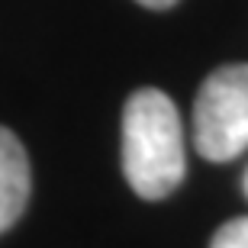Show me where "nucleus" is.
<instances>
[{
    "mask_svg": "<svg viewBox=\"0 0 248 248\" xmlns=\"http://www.w3.org/2000/svg\"><path fill=\"white\" fill-rule=\"evenodd\" d=\"M184 132L168 93L142 87L123 110V174L142 200H165L184 181Z\"/></svg>",
    "mask_w": 248,
    "mask_h": 248,
    "instance_id": "obj_1",
    "label": "nucleus"
},
{
    "mask_svg": "<svg viewBox=\"0 0 248 248\" xmlns=\"http://www.w3.org/2000/svg\"><path fill=\"white\" fill-rule=\"evenodd\" d=\"M193 142L206 161H232L248 148V64H222L193 100Z\"/></svg>",
    "mask_w": 248,
    "mask_h": 248,
    "instance_id": "obj_2",
    "label": "nucleus"
},
{
    "mask_svg": "<svg viewBox=\"0 0 248 248\" xmlns=\"http://www.w3.org/2000/svg\"><path fill=\"white\" fill-rule=\"evenodd\" d=\"M29 190H32V171L26 148L10 129L0 126V235L23 216Z\"/></svg>",
    "mask_w": 248,
    "mask_h": 248,
    "instance_id": "obj_3",
    "label": "nucleus"
},
{
    "mask_svg": "<svg viewBox=\"0 0 248 248\" xmlns=\"http://www.w3.org/2000/svg\"><path fill=\"white\" fill-rule=\"evenodd\" d=\"M210 248H248V216L222 222L213 235Z\"/></svg>",
    "mask_w": 248,
    "mask_h": 248,
    "instance_id": "obj_4",
    "label": "nucleus"
},
{
    "mask_svg": "<svg viewBox=\"0 0 248 248\" xmlns=\"http://www.w3.org/2000/svg\"><path fill=\"white\" fill-rule=\"evenodd\" d=\"M136 3H142V7H152V10H168V7H174L177 0H136Z\"/></svg>",
    "mask_w": 248,
    "mask_h": 248,
    "instance_id": "obj_5",
    "label": "nucleus"
},
{
    "mask_svg": "<svg viewBox=\"0 0 248 248\" xmlns=\"http://www.w3.org/2000/svg\"><path fill=\"white\" fill-rule=\"evenodd\" d=\"M245 197H248V174H245Z\"/></svg>",
    "mask_w": 248,
    "mask_h": 248,
    "instance_id": "obj_6",
    "label": "nucleus"
}]
</instances>
